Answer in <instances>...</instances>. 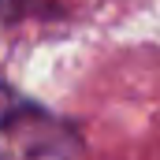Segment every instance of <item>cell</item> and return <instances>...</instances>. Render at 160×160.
<instances>
[{
	"mask_svg": "<svg viewBox=\"0 0 160 160\" xmlns=\"http://www.w3.org/2000/svg\"><path fill=\"white\" fill-rule=\"evenodd\" d=\"M48 119V112H41L30 97H22L15 86L0 82V134H15V130H26L30 123Z\"/></svg>",
	"mask_w": 160,
	"mask_h": 160,
	"instance_id": "6da1fadb",
	"label": "cell"
}]
</instances>
